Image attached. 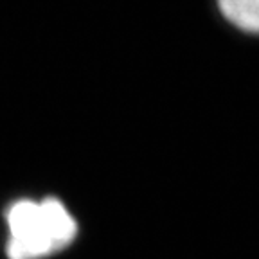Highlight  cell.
I'll use <instances>...</instances> for the list:
<instances>
[{
	"label": "cell",
	"mask_w": 259,
	"mask_h": 259,
	"mask_svg": "<svg viewBox=\"0 0 259 259\" xmlns=\"http://www.w3.org/2000/svg\"><path fill=\"white\" fill-rule=\"evenodd\" d=\"M8 259H47L70 247L77 222L58 198H22L6 210Z\"/></svg>",
	"instance_id": "obj_1"
},
{
	"label": "cell",
	"mask_w": 259,
	"mask_h": 259,
	"mask_svg": "<svg viewBox=\"0 0 259 259\" xmlns=\"http://www.w3.org/2000/svg\"><path fill=\"white\" fill-rule=\"evenodd\" d=\"M218 8L234 27L259 34V0H218Z\"/></svg>",
	"instance_id": "obj_2"
}]
</instances>
